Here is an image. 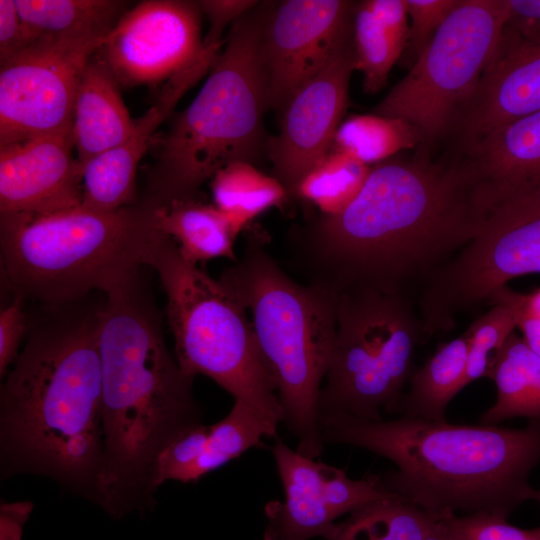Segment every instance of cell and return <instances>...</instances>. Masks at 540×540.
<instances>
[{
	"label": "cell",
	"mask_w": 540,
	"mask_h": 540,
	"mask_svg": "<svg viewBox=\"0 0 540 540\" xmlns=\"http://www.w3.org/2000/svg\"><path fill=\"white\" fill-rule=\"evenodd\" d=\"M489 210L461 160L418 150L374 164L357 197L297 235L308 284L337 297L360 291L412 298L480 231Z\"/></svg>",
	"instance_id": "6da1fadb"
},
{
	"label": "cell",
	"mask_w": 540,
	"mask_h": 540,
	"mask_svg": "<svg viewBox=\"0 0 540 540\" xmlns=\"http://www.w3.org/2000/svg\"><path fill=\"white\" fill-rule=\"evenodd\" d=\"M106 296L98 309L104 448L94 503L117 520L155 506L158 455L202 413L139 272Z\"/></svg>",
	"instance_id": "7a4b0ae2"
},
{
	"label": "cell",
	"mask_w": 540,
	"mask_h": 540,
	"mask_svg": "<svg viewBox=\"0 0 540 540\" xmlns=\"http://www.w3.org/2000/svg\"><path fill=\"white\" fill-rule=\"evenodd\" d=\"M27 335L1 386V478L46 476L94 503L104 448L98 309Z\"/></svg>",
	"instance_id": "3957f363"
},
{
	"label": "cell",
	"mask_w": 540,
	"mask_h": 540,
	"mask_svg": "<svg viewBox=\"0 0 540 540\" xmlns=\"http://www.w3.org/2000/svg\"><path fill=\"white\" fill-rule=\"evenodd\" d=\"M324 444L358 447L392 461L385 489L439 517L487 513L508 518L534 500L540 421L522 429L455 425L401 416L389 421L335 415L321 421Z\"/></svg>",
	"instance_id": "277c9868"
},
{
	"label": "cell",
	"mask_w": 540,
	"mask_h": 540,
	"mask_svg": "<svg viewBox=\"0 0 540 540\" xmlns=\"http://www.w3.org/2000/svg\"><path fill=\"white\" fill-rule=\"evenodd\" d=\"M272 2H259L230 26L209 75L176 114L147 171L148 195L161 205L195 199L224 166L255 162L266 150L270 109L261 44Z\"/></svg>",
	"instance_id": "5b68a950"
},
{
	"label": "cell",
	"mask_w": 540,
	"mask_h": 540,
	"mask_svg": "<svg viewBox=\"0 0 540 540\" xmlns=\"http://www.w3.org/2000/svg\"><path fill=\"white\" fill-rule=\"evenodd\" d=\"M160 205L147 195L113 211L80 205L48 215L0 213L6 279L15 295L50 307L108 293L145 265L160 232Z\"/></svg>",
	"instance_id": "8992f818"
},
{
	"label": "cell",
	"mask_w": 540,
	"mask_h": 540,
	"mask_svg": "<svg viewBox=\"0 0 540 540\" xmlns=\"http://www.w3.org/2000/svg\"><path fill=\"white\" fill-rule=\"evenodd\" d=\"M219 280L251 317L283 423L297 439L296 450L317 459L325 446L318 403L335 337L338 297L292 279L253 238Z\"/></svg>",
	"instance_id": "52a82bcc"
},
{
	"label": "cell",
	"mask_w": 540,
	"mask_h": 540,
	"mask_svg": "<svg viewBox=\"0 0 540 540\" xmlns=\"http://www.w3.org/2000/svg\"><path fill=\"white\" fill-rule=\"evenodd\" d=\"M145 265L157 272L165 290L166 316L182 371L212 379L234 401L252 409L275 438L283 412L241 304L219 279L186 260L162 232L152 242Z\"/></svg>",
	"instance_id": "ba28073f"
},
{
	"label": "cell",
	"mask_w": 540,
	"mask_h": 540,
	"mask_svg": "<svg viewBox=\"0 0 540 540\" xmlns=\"http://www.w3.org/2000/svg\"><path fill=\"white\" fill-rule=\"evenodd\" d=\"M424 340L412 298L377 291L338 296L335 337L319 395L320 424L335 415L380 421L382 410L396 412Z\"/></svg>",
	"instance_id": "9c48e42d"
},
{
	"label": "cell",
	"mask_w": 540,
	"mask_h": 540,
	"mask_svg": "<svg viewBox=\"0 0 540 540\" xmlns=\"http://www.w3.org/2000/svg\"><path fill=\"white\" fill-rule=\"evenodd\" d=\"M508 19L506 0H460L428 46L374 107L404 122L429 152L450 135L493 56Z\"/></svg>",
	"instance_id": "30bf717a"
},
{
	"label": "cell",
	"mask_w": 540,
	"mask_h": 540,
	"mask_svg": "<svg viewBox=\"0 0 540 540\" xmlns=\"http://www.w3.org/2000/svg\"><path fill=\"white\" fill-rule=\"evenodd\" d=\"M531 273H540V184L494 204L478 234L421 287L416 308L426 339Z\"/></svg>",
	"instance_id": "8fae6325"
},
{
	"label": "cell",
	"mask_w": 540,
	"mask_h": 540,
	"mask_svg": "<svg viewBox=\"0 0 540 540\" xmlns=\"http://www.w3.org/2000/svg\"><path fill=\"white\" fill-rule=\"evenodd\" d=\"M102 36H43L0 65V146L72 126L78 84Z\"/></svg>",
	"instance_id": "7c38bea8"
},
{
	"label": "cell",
	"mask_w": 540,
	"mask_h": 540,
	"mask_svg": "<svg viewBox=\"0 0 540 540\" xmlns=\"http://www.w3.org/2000/svg\"><path fill=\"white\" fill-rule=\"evenodd\" d=\"M222 46H204L197 1L144 0L123 14L96 53L120 87L131 88L164 84Z\"/></svg>",
	"instance_id": "4fadbf2b"
},
{
	"label": "cell",
	"mask_w": 540,
	"mask_h": 540,
	"mask_svg": "<svg viewBox=\"0 0 540 540\" xmlns=\"http://www.w3.org/2000/svg\"><path fill=\"white\" fill-rule=\"evenodd\" d=\"M271 452L284 498L265 505L262 540H328L340 516L393 494L380 475L351 479L344 470L291 449L279 437Z\"/></svg>",
	"instance_id": "5bb4252c"
},
{
	"label": "cell",
	"mask_w": 540,
	"mask_h": 540,
	"mask_svg": "<svg viewBox=\"0 0 540 540\" xmlns=\"http://www.w3.org/2000/svg\"><path fill=\"white\" fill-rule=\"evenodd\" d=\"M355 6L348 0L272 4L261 44L269 108L282 112L291 97L352 38Z\"/></svg>",
	"instance_id": "9a60e30c"
},
{
	"label": "cell",
	"mask_w": 540,
	"mask_h": 540,
	"mask_svg": "<svg viewBox=\"0 0 540 540\" xmlns=\"http://www.w3.org/2000/svg\"><path fill=\"white\" fill-rule=\"evenodd\" d=\"M353 37L289 100L280 130L267 141L273 176L292 195L303 176L332 149L348 103Z\"/></svg>",
	"instance_id": "2e32d148"
},
{
	"label": "cell",
	"mask_w": 540,
	"mask_h": 540,
	"mask_svg": "<svg viewBox=\"0 0 540 540\" xmlns=\"http://www.w3.org/2000/svg\"><path fill=\"white\" fill-rule=\"evenodd\" d=\"M540 111V35L504 27L474 92L451 133L465 150L495 128Z\"/></svg>",
	"instance_id": "e0dca14e"
},
{
	"label": "cell",
	"mask_w": 540,
	"mask_h": 540,
	"mask_svg": "<svg viewBox=\"0 0 540 540\" xmlns=\"http://www.w3.org/2000/svg\"><path fill=\"white\" fill-rule=\"evenodd\" d=\"M71 128L0 146V213L48 215L82 203Z\"/></svg>",
	"instance_id": "ac0fdd59"
},
{
	"label": "cell",
	"mask_w": 540,
	"mask_h": 540,
	"mask_svg": "<svg viewBox=\"0 0 540 540\" xmlns=\"http://www.w3.org/2000/svg\"><path fill=\"white\" fill-rule=\"evenodd\" d=\"M219 53L220 50L208 52L197 63L164 83L155 103L135 119L129 137L82 167L81 206L95 211H113L139 201L136 197L137 168L151 139L184 94L210 71Z\"/></svg>",
	"instance_id": "d6986e66"
},
{
	"label": "cell",
	"mask_w": 540,
	"mask_h": 540,
	"mask_svg": "<svg viewBox=\"0 0 540 540\" xmlns=\"http://www.w3.org/2000/svg\"><path fill=\"white\" fill-rule=\"evenodd\" d=\"M459 158L489 210L504 197L540 184V111L495 128Z\"/></svg>",
	"instance_id": "ffe728a7"
},
{
	"label": "cell",
	"mask_w": 540,
	"mask_h": 540,
	"mask_svg": "<svg viewBox=\"0 0 540 540\" xmlns=\"http://www.w3.org/2000/svg\"><path fill=\"white\" fill-rule=\"evenodd\" d=\"M134 126L119 83L95 53L81 75L73 106L71 130L81 167L123 143Z\"/></svg>",
	"instance_id": "44dd1931"
},
{
	"label": "cell",
	"mask_w": 540,
	"mask_h": 540,
	"mask_svg": "<svg viewBox=\"0 0 540 540\" xmlns=\"http://www.w3.org/2000/svg\"><path fill=\"white\" fill-rule=\"evenodd\" d=\"M157 224L191 263L219 257L236 262L234 241L239 233L214 205L197 198L160 205Z\"/></svg>",
	"instance_id": "7402d4cb"
},
{
	"label": "cell",
	"mask_w": 540,
	"mask_h": 540,
	"mask_svg": "<svg viewBox=\"0 0 540 540\" xmlns=\"http://www.w3.org/2000/svg\"><path fill=\"white\" fill-rule=\"evenodd\" d=\"M469 337L460 336L442 344L426 362L413 371L410 389L403 394L396 412L406 417L445 422V410L463 389Z\"/></svg>",
	"instance_id": "603a6c76"
},
{
	"label": "cell",
	"mask_w": 540,
	"mask_h": 540,
	"mask_svg": "<svg viewBox=\"0 0 540 540\" xmlns=\"http://www.w3.org/2000/svg\"><path fill=\"white\" fill-rule=\"evenodd\" d=\"M490 378L497 399L482 415L481 423L496 425L516 417L540 421V356L515 331L498 354Z\"/></svg>",
	"instance_id": "cb8c5ba5"
},
{
	"label": "cell",
	"mask_w": 540,
	"mask_h": 540,
	"mask_svg": "<svg viewBox=\"0 0 540 540\" xmlns=\"http://www.w3.org/2000/svg\"><path fill=\"white\" fill-rule=\"evenodd\" d=\"M29 34L106 37L130 8L123 0H15Z\"/></svg>",
	"instance_id": "d4e9b609"
},
{
	"label": "cell",
	"mask_w": 540,
	"mask_h": 540,
	"mask_svg": "<svg viewBox=\"0 0 540 540\" xmlns=\"http://www.w3.org/2000/svg\"><path fill=\"white\" fill-rule=\"evenodd\" d=\"M441 518L393 493L349 513L328 540H425Z\"/></svg>",
	"instance_id": "484cf974"
},
{
	"label": "cell",
	"mask_w": 540,
	"mask_h": 540,
	"mask_svg": "<svg viewBox=\"0 0 540 540\" xmlns=\"http://www.w3.org/2000/svg\"><path fill=\"white\" fill-rule=\"evenodd\" d=\"M210 181L213 205L238 233L264 211L282 204L289 195L274 176L264 174L249 162H232Z\"/></svg>",
	"instance_id": "4316f807"
},
{
	"label": "cell",
	"mask_w": 540,
	"mask_h": 540,
	"mask_svg": "<svg viewBox=\"0 0 540 540\" xmlns=\"http://www.w3.org/2000/svg\"><path fill=\"white\" fill-rule=\"evenodd\" d=\"M371 167L332 149L297 184L292 196L314 205L321 215L342 212L359 194Z\"/></svg>",
	"instance_id": "83f0119b"
},
{
	"label": "cell",
	"mask_w": 540,
	"mask_h": 540,
	"mask_svg": "<svg viewBox=\"0 0 540 540\" xmlns=\"http://www.w3.org/2000/svg\"><path fill=\"white\" fill-rule=\"evenodd\" d=\"M418 143L414 131L400 120L374 114L353 115L339 126L333 148L368 165Z\"/></svg>",
	"instance_id": "f1b7e54d"
},
{
	"label": "cell",
	"mask_w": 540,
	"mask_h": 540,
	"mask_svg": "<svg viewBox=\"0 0 540 540\" xmlns=\"http://www.w3.org/2000/svg\"><path fill=\"white\" fill-rule=\"evenodd\" d=\"M264 437L274 438L252 409L240 401H234L229 413L210 425L206 447L190 474L189 483L200 480L247 450L262 445Z\"/></svg>",
	"instance_id": "f546056e"
},
{
	"label": "cell",
	"mask_w": 540,
	"mask_h": 540,
	"mask_svg": "<svg viewBox=\"0 0 540 540\" xmlns=\"http://www.w3.org/2000/svg\"><path fill=\"white\" fill-rule=\"evenodd\" d=\"M354 67L363 75V88L374 94L381 90L394 64L401 58V47L365 7L356 2L353 16Z\"/></svg>",
	"instance_id": "4dcf8cb0"
},
{
	"label": "cell",
	"mask_w": 540,
	"mask_h": 540,
	"mask_svg": "<svg viewBox=\"0 0 540 540\" xmlns=\"http://www.w3.org/2000/svg\"><path fill=\"white\" fill-rule=\"evenodd\" d=\"M515 328L514 315L503 304L492 305L470 324L466 330L469 344L463 388L479 378H490L497 356Z\"/></svg>",
	"instance_id": "1f68e13d"
},
{
	"label": "cell",
	"mask_w": 540,
	"mask_h": 540,
	"mask_svg": "<svg viewBox=\"0 0 540 540\" xmlns=\"http://www.w3.org/2000/svg\"><path fill=\"white\" fill-rule=\"evenodd\" d=\"M209 431L210 425L200 423L183 431L168 443L156 461V489L169 480L189 483L190 474L206 447Z\"/></svg>",
	"instance_id": "d6a6232c"
},
{
	"label": "cell",
	"mask_w": 540,
	"mask_h": 540,
	"mask_svg": "<svg viewBox=\"0 0 540 540\" xmlns=\"http://www.w3.org/2000/svg\"><path fill=\"white\" fill-rule=\"evenodd\" d=\"M410 26L400 58L411 69L460 0H405Z\"/></svg>",
	"instance_id": "836d02e7"
},
{
	"label": "cell",
	"mask_w": 540,
	"mask_h": 540,
	"mask_svg": "<svg viewBox=\"0 0 540 540\" xmlns=\"http://www.w3.org/2000/svg\"><path fill=\"white\" fill-rule=\"evenodd\" d=\"M440 524L448 540H540V527L522 529L487 513L450 515Z\"/></svg>",
	"instance_id": "e575fe53"
},
{
	"label": "cell",
	"mask_w": 540,
	"mask_h": 540,
	"mask_svg": "<svg viewBox=\"0 0 540 540\" xmlns=\"http://www.w3.org/2000/svg\"><path fill=\"white\" fill-rule=\"evenodd\" d=\"M25 298L15 295L13 301L0 313V376L7 374L8 367L19 354L20 343L28 333V321L24 311Z\"/></svg>",
	"instance_id": "d590c367"
},
{
	"label": "cell",
	"mask_w": 540,
	"mask_h": 540,
	"mask_svg": "<svg viewBox=\"0 0 540 540\" xmlns=\"http://www.w3.org/2000/svg\"><path fill=\"white\" fill-rule=\"evenodd\" d=\"M209 23L204 37V46H222L225 42L223 33L226 28L253 9L260 1L255 0H200L197 1Z\"/></svg>",
	"instance_id": "8d00e7d4"
},
{
	"label": "cell",
	"mask_w": 540,
	"mask_h": 540,
	"mask_svg": "<svg viewBox=\"0 0 540 540\" xmlns=\"http://www.w3.org/2000/svg\"><path fill=\"white\" fill-rule=\"evenodd\" d=\"M33 41L35 39L23 24L15 0H0V65Z\"/></svg>",
	"instance_id": "74e56055"
},
{
	"label": "cell",
	"mask_w": 540,
	"mask_h": 540,
	"mask_svg": "<svg viewBox=\"0 0 540 540\" xmlns=\"http://www.w3.org/2000/svg\"><path fill=\"white\" fill-rule=\"evenodd\" d=\"M494 304H503L512 311L524 342L540 356V317L526 308L523 294L504 286L490 297L488 305Z\"/></svg>",
	"instance_id": "f35d334b"
},
{
	"label": "cell",
	"mask_w": 540,
	"mask_h": 540,
	"mask_svg": "<svg viewBox=\"0 0 540 540\" xmlns=\"http://www.w3.org/2000/svg\"><path fill=\"white\" fill-rule=\"evenodd\" d=\"M362 2L391 37L404 49L409 30L405 0H365Z\"/></svg>",
	"instance_id": "ab89813d"
},
{
	"label": "cell",
	"mask_w": 540,
	"mask_h": 540,
	"mask_svg": "<svg viewBox=\"0 0 540 540\" xmlns=\"http://www.w3.org/2000/svg\"><path fill=\"white\" fill-rule=\"evenodd\" d=\"M505 27L522 37L540 35V0H506Z\"/></svg>",
	"instance_id": "60d3db41"
},
{
	"label": "cell",
	"mask_w": 540,
	"mask_h": 540,
	"mask_svg": "<svg viewBox=\"0 0 540 540\" xmlns=\"http://www.w3.org/2000/svg\"><path fill=\"white\" fill-rule=\"evenodd\" d=\"M32 507L33 504L28 501L1 505V540H20L22 526Z\"/></svg>",
	"instance_id": "b9f144b4"
},
{
	"label": "cell",
	"mask_w": 540,
	"mask_h": 540,
	"mask_svg": "<svg viewBox=\"0 0 540 540\" xmlns=\"http://www.w3.org/2000/svg\"><path fill=\"white\" fill-rule=\"evenodd\" d=\"M523 300L526 308L540 317V288L530 294H523Z\"/></svg>",
	"instance_id": "7bdbcfd3"
},
{
	"label": "cell",
	"mask_w": 540,
	"mask_h": 540,
	"mask_svg": "<svg viewBox=\"0 0 540 540\" xmlns=\"http://www.w3.org/2000/svg\"><path fill=\"white\" fill-rule=\"evenodd\" d=\"M425 540H448L441 527L440 520L435 529Z\"/></svg>",
	"instance_id": "ee69618b"
},
{
	"label": "cell",
	"mask_w": 540,
	"mask_h": 540,
	"mask_svg": "<svg viewBox=\"0 0 540 540\" xmlns=\"http://www.w3.org/2000/svg\"><path fill=\"white\" fill-rule=\"evenodd\" d=\"M534 500L540 503V489L535 491Z\"/></svg>",
	"instance_id": "f6af8a7d"
}]
</instances>
